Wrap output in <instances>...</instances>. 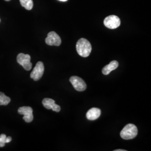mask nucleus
Instances as JSON below:
<instances>
[{
	"label": "nucleus",
	"mask_w": 151,
	"mask_h": 151,
	"mask_svg": "<svg viewBox=\"0 0 151 151\" xmlns=\"http://www.w3.org/2000/svg\"><path fill=\"white\" fill-rule=\"evenodd\" d=\"M21 5L27 10H31L33 7L32 0H20Z\"/></svg>",
	"instance_id": "12"
},
{
	"label": "nucleus",
	"mask_w": 151,
	"mask_h": 151,
	"mask_svg": "<svg viewBox=\"0 0 151 151\" xmlns=\"http://www.w3.org/2000/svg\"><path fill=\"white\" fill-rule=\"evenodd\" d=\"M60 1H63V2H65V1H67V0H59Z\"/></svg>",
	"instance_id": "17"
},
{
	"label": "nucleus",
	"mask_w": 151,
	"mask_h": 151,
	"mask_svg": "<svg viewBox=\"0 0 151 151\" xmlns=\"http://www.w3.org/2000/svg\"><path fill=\"white\" fill-rule=\"evenodd\" d=\"M114 151H126V150H114Z\"/></svg>",
	"instance_id": "16"
},
{
	"label": "nucleus",
	"mask_w": 151,
	"mask_h": 151,
	"mask_svg": "<svg viewBox=\"0 0 151 151\" xmlns=\"http://www.w3.org/2000/svg\"><path fill=\"white\" fill-rule=\"evenodd\" d=\"M101 115V110L100 109L93 108L90 109L86 113L87 119L90 120H95L98 119Z\"/></svg>",
	"instance_id": "10"
},
{
	"label": "nucleus",
	"mask_w": 151,
	"mask_h": 151,
	"mask_svg": "<svg viewBox=\"0 0 151 151\" xmlns=\"http://www.w3.org/2000/svg\"><path fill=\"white\" fill-rule=\"evenodd\" d=\"M76 50L80 56L86 58L88 57L91 52V45L86 39L81 38L76 44Z\"/></svg>",
	"instance_id": "1"
},
{
	"label": "nucleus",
	"mask_w": 151,
	"mask_h": 151,
	"mask_svg": "<svg viewBox=\"0 0 151 151\" xmlns=\"http://www.w3.org/2000/svg\"><path fill=\"white\" fill-rule=\"evenodd\" d=\"M70 81L76 90L78 91H83L86 89V83L83 79L78 76H72Z\"/></svg>",
	"instance_id": "5"
},
{
	"label": "nucleus",
	"mask_w": 151,
	"mask_h": 151,
	"mask_svg": "<svg viewBox=\"0 0 151 151\" xmlns=\"http://www.w3.org/2000/svg\"><path fill=\"white\" fill-rule=\"evenodd\" d=\"M6 1H11V0H5Z\"/></svg>",
	"instance_id": "18"
},
{
	"label": "nucleus",
	"mask_w": 151,
	"mask_h": 151,
	"mask_svg": "<svg viewBox=\"0 0 151 151\" xmlns=\"http://www.w3.org/2000/svg\"><path fill=\"white\" fill-rule=\"evenodd\" d=\"M18 113L21 115H23V119L27 123L32 122L33 119V114H32V109L30 106H22L19 108Z\"/></svg>",
	"instance_id": "8"
},
{
	"label": "nucleus",
	"mask_w": 151,
	"mask_h": 151,
	"mask_svg": "<svg viewBox=\"0 0 151 151\" xmlns=\"http://www.w3.org/2000/svg\"><path fill=\"white\" fill-rule=\"evenodd\" d=\"M44 72V65L43 63L40 61L38 62L30 74V77L34 81H38L42 77Z\"/></svg>",
	"instance_id": "6"
},
{
	"label": "nucleus",
	"mask_w": 151,
	"mask_h": 151,
	"mask_svg": "<svg viewBox=\"0 0 151 151\" xmlns=\"http://www.w3.org/2000/svg\"><path fill=\"white\" fill-rule=\"evenodd\" d=\"M42 104L44 107L47 109H52L53 111L55 112H60V107L59 105L55 104L54 100L49 98H45L44 99Z\"/></svg>",
	"instance_id": "9"
},
{
	"label": "nucleus",
	"mask_w": 151,
	"mask_h": 151,
	"mask_svg": "<svg viewBox=\"0 0 151 151\" xmlns=\"http://www.w3.org/2000/svg\"><path fill=\"white\" fill-rule=\"evenodd\" d=\"M11 101V99L6 96L5 93L0 92V105H7Z\"/></svg>",
	"instance_id": "13"
},
{
	"label": "nucleus",
	"mask_w": 151,
	"mask_h": 151,
	"mask_svg": "<svg viewBox=\"0 0 151 151\" xmlns=\"http://www.w3.org/2000/svg\"><path fill=\"white\" fill-rule=\"evenodd\" d=\"M6 139V136L4 134H1L0 135V147H4L5 146Z\"/></svg>",
	"instance_id": "14"
},
{
	"label": "nucleus",
	"mask_w": 151,
	"mask_h": 151,
	"mask_svg": "<svg viewBox=\"0 0 151 151\" xmlns=\"http://www.w3.org/2000/svg\"><path fill=\"white\" fill-rule=\"evenodd\" d=\"M119 66V63L116 60L111 61L109 65H105L103 68L102 72L105 75H108L112 70H115Z\"/></svg>",
	"instance_id": "11"
},
{
	"label": "nucleus",
	"mask_w": 151,
	"mask_h": 151,
	"mask_svg": "<svg viewBox=\"0 0 151 151\" xmlns=\"http://www.w3.org/2000/svg\"><path fill=\"white\" fill-rule=\"evenodd\" d=\"M138 134V129L135 125H126L120 132V137L125 140H129L134 138Z\"/></svg>",
	"instance_id": "2"
},
{
	"label": "nucleus",
	"mask_w": 151,
	"mask_h": 151,
	"mask_svg": "<svg viewBox=\"0 0 151 151\" xmlns=\"http://www.w3.org/2000/svg\"><path fill=\"white\" fill-rule=\"evenodd\" d=\"M61 42L62 41L60 36L55 32H49L47 37L45 39L46 44L50 46H60Z\"/></svg>",
	"instance_id": "7"
},
{
	"label": "nucleus",
	"mask_w": 151,
	"mask_h": 151,
	"mask_svg": "<svg viewBox=\"0 0 151 151\" xmlns=\"http://www.w3.org/2000/svg\"><path fill=\"white\" fill-rule=\"evenodd\" d=\"M11 140H12V138H11V137H6V143L10 142Z\"/></svg>",
	"instance_id": "15"
},
{
	"label": "nucleus",
	"mask_w": 151,
	"mask_h": 151,
	"mask_svg": "<svg viewBox=\"0 0 151 151\" xmlns=\"http://www.w3.org/2000/svg\"><path fill=\"white\" fill-rule=\"evenodd\" d=\"M31 57L29 54L20 53L17 56V62L27 70H30L32 68V63L30 62Z\"/></svg>",
	"instance_id": "3"
},
{
	"label": "nucleus",
	"mask_w": 151,
	"mask_h": 151,
	"mask_svg": "<svg viewBox=\"0 0 151 151\" xmlns=\"http://www.w3.org/2000/svg\"><path fill=\"white\" fill-rule=\"evenodd\" d=\"M120 20L119 17L115 15H110L106 17L104 20V25L110 29H115L120 25Z\"/></svg>",
	"instance_id": "4"
}]
</instances>
